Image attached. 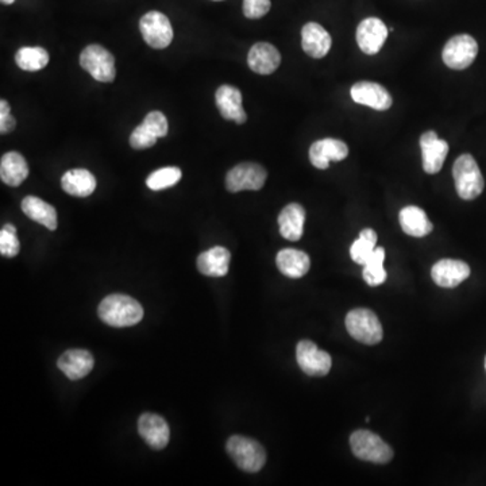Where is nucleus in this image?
Listing matches in <instances>:
<instances>
[{
    "mask_svg": "<svg viewBox=\"0 0 486 486\" xmlns=\"http://www.w3.org/2000/svg\"><path fill=\"white\" fill-rule=\"evenodd\" d=\"M98 313L99 318L111 328H130L142 320L143 308L133 297L115 294L101 300Z\"/></svg>",
    "mask_w": 486,
    "mask_h": 486,
    "instance_id": "f257e3e1",
    "label": "nucleus"
},
{
    "mask_svg": "<svg viewBox=\"0 0 486 486\" xmlns=\"http://www.w3.org/2000/svg\"><path fill=\"white\" fill-rule=\"evenodd\" d=\"M227 453L243 472L257 473L266 462L265 449L255 439L234 435L227 441Z\"/></svg>",
    "mask_w": 486,
    "mask_h": 486,
    "instance_id": "f03ea898",
    "label": "nucleus"
},
{
    "mask_svg": "<svg viewBox=\"0 0 486 486\" xmlns=\"http://www.w3.org/2000/svg\"><path fill=\"white\" fill-rule=\"evenodd\" d=\"M453 176L457 193L464 200H474L482 193L485 182L474 157L470 154H462L456 159Z\"/></svg>",
    "mask_w": 486,
    "mask_h": 486,
    "instance_id": "7ed1b4c3",
    "label": "nucleus"
},
{
    "mask_svg": "<svg viewBox=\"0 0 486 486\" xmlns=\"http://www.w3.org/2000/svg\"><path fill=\"white\" fill-rule=\"evenodd\" d=\"M350 446H352V454L362 461L385 465L393 458V450L391 446L372 431H355L350 436Z\"/></svg>",
    "mask_w": 486,
    "mask_h": 486,
    "instance_id": "20e7f679",
    "label": "nucleus"
},
{
    "mask_svg": "<svg viewBox=\"0 0 486 486\" xmlns=\"http://www.w3.org/2000/svg\"><path fill=\"white\" fill-rule=\"evenodd\" d=\"M346 328L355 341L363 344H380L383 341V326L377 315L368 308H355L346 316Z\"/></svg>",
    "mask_w": 486,
    "mask_h": 486,
    "instance_id": "39448f33",
    "label": "nucleus"
},
{
    "mask_svg": "<svg viewBox=\"0 0 486 486\" xmlns=\"http://www.w3.org/2000/svg\"><path fill=\"white\" fill-rule=\"evenodd\" d=\"M81 68L87 70L96 81L111 83L114 81L115 59L107 49L101 45H88L80 54Z\"/></svg>",
    "mask_w": 486,
    "mask_h": 486,
    "instance_id": "423d86ee",
    "label": "nucleus"
},
{
    "mask_svg": "<svg viewBox=\"0 0 486 486\" xmlns=\"http://www.w3.org/2000/svg\"><path fill=\"white\" fill-rule=\"evenodd\" d=\"M140 30L145 43L153 49H166L174 41V28L166 14L150 12L140 20Z\"/></svg>",
    "mask_w": 486,
    "mask_h": 486,
    "instance_id": "0eeeda50",
    "label": "nucleus"
},
{
    "mask_svg": "<svg viewBox=\"0 0 486 486\" xmlns=\"http://www.w3.org/2000/svg\"><path fill=\"white\" fill-rule=\"evenodd\" d=\"M477 54V41L472 36L459 34L449 39L441 52V59L450 69L462 70L474 62Z\"/></svg>",
    "mask_w": 486,
    "mask_h": 486,
    "instance_id": "6e6552de",
    "label": "nucleus"
},
{
    "mask_svg": "<svg viewBox=\"0 0 486 486\" xmlns=\"http://www.w3.org/2000/svg\"><path fill=\"white\" fill-rule=\"evenodd\" d=\"M266 177L268 174L260 164L243 162L227 174L226 188L232 193L240 190H260L265 185Z\"/></svg>",
    "mask_w": 486,
    "mask_h": 486,
    "instance_id": "1a4fd4ad",
    "label": "nucleus"
},
{
    "mask_svg": "<svg viewBox=\"0 0 486 486\" xmlns=\"http://www.w3.org/2000/svg\"><path fill=\"white\" fill-rule=\"evenodd\" d=\"M296 360L300 369L311 377H324L333 367L331 355L319 349L311 341H302L297 344Z\"/></svg>",
    "mask_w": 486,
    "mask_h": 486,
    "instance_id": "9d476101",
    "label": "nucleus"
},
{
    "mask_svg": "<svg viewBox=\"0 0 486 486\" xmlns=\"http://www.w3.org/2000/svg\"><path fill=\"white\" fill-rule=\"evenodd\" d=\"M389 28L378 18H367L358 25L357 44L365 54H377L388 38Z\"/></svg>",
    "mask_w": 486,
    "mask_h": 486,
    "instance_id": "9b49d317",
    "label": "nucleus"
},
{
    "mask_svg": "<svg viewBox=\"0 0 486 486\" xmlns=\"http://www.w3.org/2000/svg\"><path fill=\"white\" fill-rule=\"evenodd\" d=\"M350 95L355 103L370 107L376 111H386L393 104V99L388 90L373 81H360L352 85Z\"/></svg>",
    "mask_w": 486,
    "mask_h": 486,
    "instance_id": "f8f14e48",
    "label": "nucleus"
},
{
    "mask_svg": "<svg viewBox=\"0 0 486 486\" xmlns=\"http://www.w3.org/2000/svg\"><path fill=\"white\" fill-rule=\"evenodd\" d=\"M138 433L153 450L166 449L171 436L168 423L164 417L156 414L141 415L138 420Z\"/></svg>",
    "mask_w": 486,
    "mask_h": 486,
    "instance_id": "ddd939ff",
    "label": "nucleus"
},
{
    "mask_svg": "<svg viewBox=\"0 0 486 486\" xmlns=\"http://www.w3.org/2000/svg\"><path fill=\"white\" fill-rule=\"evenodd\" d=\"M349 156L346 143L336 138L316 141L310 148V161L315 168L328 169L330 162H339Z\"/></svg>",
    "mask_w": 486,
    "mask_h": 486,
    "instance_id": "4468645a",
    "label": "nucleus"
},
{
    "mask_svg": "<svg viewBox=\"0 0 486 486\" xmlns=\"http://www.w3.org/2000/svg\"><path fill=\"white\" fill-rule=\"evenodd\" d=\"M422 148L423 169L425 174H435L443 168L449 154V143L439 140L435 132H427L420 137Z\"/></svg>",
    "mask_w": 486,
    "mask_h": 486,
    "instance_id": "2eb2a0df",
    "label": "nucleus"
},
{
    "mask_svg": "<svg viewBox=\"0 0 486 486\" xmlns=\"http://www.w3.org/2000/svg\"><path fill=\"white\" fill-rule=\"evenodd\" d=\"M57 367L69 380H81L93 372L95 360L88 350H68L57 360Z\"/></svg>",
    "mask_w": 486,
    "mask_h": 486,
    "instance_id": "dca6fc26",
    "label": "nucleus"
},
{
    "mask_svg": "<svg viewBox=\"0 0 486 486\" xmlns=\"http://www.w3.org/2000/svg\"><path fill=\"white\" fill-rule=\"evenodd\" d=\"M469 276V265L458 260L438 261L431 271L433 282L441 288H456Z\"/></svg>",
    "mask_w": 486,
    "mask_h": 486,
    "instance_id": "f3484780",
    "label": "nucleus"
},
{
    "mask_svg": "<svg viewBox=\"0 0 486 486\" xmlns=\"http://www.w3.org/2000/svg\"><path fill=\"white\" fill-rule=\"evenodd\" d=\"M216 106L222 117L227 120H234L235 124L247 122V115L242 107V93L232 85H222L215 93Z\"/></svg>",
    "mask_w": 486,
    "mask_h": 486,
    "instance_id": "a211bd4d",
    "label": "nucleus"
},
{
    "mask_svg": "<svg viewBox=\"0 0 486 486\" xmlns=\"http://www.w3.org/2000/svg\"><path fill=\"white\" fill-rule=\"evenodd\" d=\"M333 39L323 26L310 22L302 28V46L312 59H323L330 52Z\"/></svg>",
    "mask_w": 486,
    "mask_h": 486,
    "instance_id": "6ab92c4d",
    "label": "nucleus"
},
{
    "mask_svg": "<svg viewBox=\"0 0 486 486\" xmlns=\"http://www.w3.org/2000/svg\"><path fill=\"white\" fill-rule=\"evenodd\" d=\"M247 64L258 75H271L281 64V56L271 44H255L247 54Z\"/></svg>",
    "mask_w": 486,
    "mask_h": 486,
    "instance_id": "aec40b11",
    "label": "nucleus"
},
{
    "mask_svg": "<svg viewBox=\"0 0 486 486\" xmlns=\"http://www.w3.org/2000/svg\"><path fill=\"white\" fill-rule=\"evenodd\" d=\"M305 210L297 203H291L282 208L279 215V234L286 239L296 242L304 232Z\"/></svg>",
    "mask_w": 486,
    "mask_h": 486,
    "instance_id": "412c9836",
    "label": "nucleus"
},
{
    "mask_svg": "<svg viewBox=\"0 0 486 486\" xmlns=\"http://www.w3.org/2000/svg\"><path fill=\"white\" fill-rule=\"evenodd\" d=\"M231 253L226 247H215L198 257V271L208 277H223L229 273Z\"/></svg>",
    "mask_w": 486,
    "mask_h": 486,
    "instance_id": "4be33fe9",
    "label": "nucleus"
},
{
    "mask_svg": "<svg viewBox=\"0 0 486 486\" xmlns=\"http://www.w3.org/2000/svg\"><path fill=\"white\" fill-rule=\"evenodd\" d=\"M28 176L25 157L18 151H9L0 161V179L10 187H20Z\"/></svg>",
    "mask_w": 486,
    "mask_h": 486,
    "instance_id": "5701e85b",
    "label": "nucleus"
},
{
    "mask_svg": "<svg viewBox=\"0 0 486 486\" xmlns=\"http://www.w3.org/2000/svg\"><path fill=\"white\" fill-rule=\"evenodd\" d=\"M276 263L279 271L291 279H302L311 268V260L308 255L296 249H284L279 252Z\"/></svg>",
    "mask_w": 486,
    "mask_h": 486,
    "instance_id": "b1692460",
    "label": "nucleus"
},
{
    "mask_svg": "<svg viewBox=\"0 0 486 486\" xmlns=\"http://www.w3.org/2000/svg\"><path fill=\"white\" fill-rule=\"evenodd\" d=\"M61 187L76 198H87L95 192L96 179L87 169H70L62 176Z\"/></svg>",
    "mask_w": 486,
    "mask_h": 486,
    "instance_id": "393cba45",
    "label": "nucleus"
},
{
    "mask_svg": "<svg viewBox=\"0 0 486 486\" xmlns=\"http://www.w3.org/2000/svg\"><path fill=\"white\" fill-rule=\"evenodd\" d=\"M400 226L407 235L415 238H423L433 231V223L427 214L417 206H409L400 211Z\"/></svg>",
    "mask_w": 486,
    "mask_h": 486,
    "instance_id": "a878e982",
    "label": "nucleus"
},
{
    "mask_svg": "<svg viewBox=\"0 0 486 486\" xmlns=\"http://www.w3.org/2000/svg\"><path fill=\"white\" fill-rule=\"evenodd\" d=\"M22 211L31 221L43 224L51 231L57 229L56 208L44 201L43 198H36V196H28L23 198Z\"/></svg>",
    "mask_w": 486,
    "mask_h": 486,
    "instance_id": "bb28decb",
    "label": "nucleus"
},
{
    "mask_svg": "<svg viewBox=\"0 0 486 486\" xmlns=\"http://www.w3.org/2000/svg\"><path fill=\"white\" fill-rule=\"evenodd\" d=\"M48 52L39 46H25L20 48L15 54V62L22 70L28 72H36V70L44 69L49 64Z\"/></svg>",
    "mask_w": 486,
    "mask_h": 486,
    "instance_id": "cd10ccee",
    "label": "nucleus"
},
{
    "mask_svg": "<svg viewBox=\"0 0 486 486\" xmlns=\"http://www.w3.org/2000/svg\"><path fill=\"white\" fill-rule=\"evenodd\" d=\"M377 245V234L375 230L365 229L360 232V238L350 247V255L358 265H365L370 255L375 253Z\"/></svg>",
    "mask_w": 486,
    "mask_h": 486,
    "instance_id": "c85d7f7f",
    "label": "nucleus"
},
{
    "mask_svg": "<svg viewBox=\"0 0 486 486\" xmlns=\"http://www.w3.org/2000/svg\"><path fill=\"white\" fill-rule=\"evenodd\" d=\"M385 260V250L384 247H376L375 253L370 255L369 260L363 265V279L372 287L381 286L386 281V271L384 269Z\"/></svg>",
    "mask_w": 486,
    "mask_h": 486,
    "instance_id": "c756f323",
    "label": "nucleus"
},
{
    "mask_svg": "<svg viewBox=\"0 0 486 486\" xmlns=\"http://www.w3.org/2000/svg\"><path fill=\"white\" fill-rule=\"evenodd\" d=\"M182 171L177 166H168L153 172L146 179V185L151 190H162L174 187L182 180Z\"/></svg>",
    "mask_w": 486,
    "mask_h": 486,
    "instance_id": "7c9ffc66",
    "label": "nucleus"
},
{
    "mask_svg": "<svg viewBox=\"0 0 486 486\" xmlns=\"http://www.w3.org/2000/svg\"><path fill=\"white\" fill-rule=\"evenodd\" d=\"M20 245L17 237V229L12 224H4L0 231V255L12 258L20 253Z\"/></svg>",
    "mask_w": 486,
    "mask_h": 486,
    "instance_id": "2f4dec72",
    "label": "nucleus"
},
{
    "mask_svg": "<svg viewBox=\"0 0 486 486\" xmlns=\"http://www.w3.org/2000/svg\"><path fill=\"white\" fill-rule=\"evenodd\" d=\"M158 137L154 135L145 125L141 124L140 126L135 127L134 132L130 135V145L135 150H143V149L151 148L156 145Z\"/></svg>",
    "mask_w": 486,
    "mask_h": 486,
    "instance_id": "473e14b6",
    "label": "nucleus"
},
{
    "mask_svg": "<svg viewBox=\"0 0 486 486\" xmlns=\"http://www.w3.org/2000/svg\"><path fill=\"white\" fill-rule=\"evenodd\" d=\"M154 135L158 138L166 137L168 134L169 125L166 115L161 111H151L146 115L142 122Z\"/></svg>",
    "mask_w": 486,
    "mask_h": 486,
    "instance_id": "72a5a7b5",
    "label": "nucleus"
},
{
    "mask_svg": "<svg viewBox=\"0 0 486 486\" xmlns=\"http://www.w3.org/2000/svg\"><path fill=\"white\" fill-rule=\"evenodd\" d=\"M271 0H243V14L249 20H260L271 12Z\"/></svg>",
    "mask_w": 486,
    "mask_h": 486,
    "instance_id": "f704fd0d",
    "label": "nucleus"
},
{
    "mask_svg": "<svg viewBox=\"0 0 486 486\" xmlns=\"http://www.w3.org/2000/svg\"><path fill=\"white\" fill-rule=\"evenodd\" d=\"M10 104L6 101H0V133L9 134L17 126V120L12 115Z\"/></svg>",
    "mask_w": 486,
    "mask_h": 486,
    "instance_id": "c9c22d12",
    "label": "nucleus"
},
{
    "mask_svg": "<svg viewBox=\"0 0 486 486\" xmlns=\"http://www.w3.org/2000/svg\"><path fill=\"white\" fill-rule=\"evenodd\" d=\"M14 2L15 0H2V4H12Z\"/></svg>",
    "mask_w": 486,
    "mask_h": 486,
    "instance_id": "e433bc0d",
    "label": "nucleus"
},
{
    "mask_svg": "<svg viewBox=\"0 0 486 486\" xmlns=\"http://www.w3.org/2000/svg\"><path fill=\"white\" fill-rule=\"evenodd\" d=\"M214 2H221V0H214Z\"/></svg>",
    "mask_w": 486,
    "mask_h": 486,
    "instance_id": "4c0bfd02",
    "label": "nucleus"
},
{
    "mask_svg": "<svg viewBox=\"0 0 486 486\" xmlns=\"http://www.w3.org/2000/svg\"><path fill=\"white\" fill-rule=\"evenodd\" d=\"M485 368H486V360H485Z\"/></svg>",
    "mask_w": 486,
    "mask_h": 486,
    "instance_id": "58836bf2",
    "label": "nucleus"
}]
</instances>
